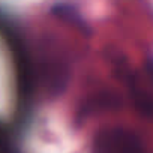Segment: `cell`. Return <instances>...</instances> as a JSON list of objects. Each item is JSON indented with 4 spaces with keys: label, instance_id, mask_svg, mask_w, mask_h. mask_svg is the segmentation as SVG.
<instances>
[{
    "label": "cell",
    "instance_id": "obj_1",
    "mask_svg": "<svg viewBox=\"0 0 153 153\" xmlns=\"http://www.w3.org/2000/svg\"><path fill=\"white\" fill-rule=\"evenodd\" d=\"M92 153H146L141 138L128 128H104L92 144Z\"/></svg>",
    "mask_w": 153,
    "mask_h": 153
}]
</instances>
